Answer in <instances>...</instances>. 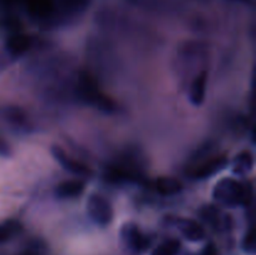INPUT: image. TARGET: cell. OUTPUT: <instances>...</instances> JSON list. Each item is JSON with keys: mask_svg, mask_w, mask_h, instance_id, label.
<instances>
[{"mask_svg": "<svg viewBox=\"0 0 256 255\" xmlns=\"http://www.w3.org/2000/svg\"><path fill=\"white\" fill-rule=\"evenodd\" d=\"M204 255H216V252H215L214 246H212V245H209V246L205 249Z\"/></svg>", "mask_w": 256, "mask_h": 255, "instance_id": "17", "label": "cell"}, {"mask_svg": "<svg viewBox=\"0 0 256 255\" xmlns=\"http://www.w3.org/2000/svg\"><path fill=\"white\" fill-rule=\"evenodd\" d=\"M180 249V242L179 240H168V242H162V245L156 248L152 252V255H176Z\"/></svg>", "mask_w": 256, "mask_h": 255, "instance_id": "13", "label": "cell"}, {"mask_svg": "<svg viewBox=\"0 0 256 255\" xmlns=\"http://www.w3.org/2000/svg\"><path fill=\"white\" fill-rule=\"evenodd\" d=\"M62 4L66 5L70 9H79L86 5L88 0H62Z\"/></svg>", "mask_w": 256, "mask_h": 255, "instance_id": "16", "label": "cell"}, {"mask_svg": "<svg viewBox=\"0 0 256 255\" xmlns=\"http://www.w3.org/2000/svg\"><path fill=\"white\" fill-rule=\"evenodd\" d=\"M154 186L159 194L164 196H170L182 192V184L174 178H159L155 180Z\"/></svg>", "mask_w": 256, "mask_h": 255, "instance_id": "9", "label": "cell"}, {"mask_svg": "<svg viewBox=\"0 0 256 255\" xmlns=\"http://www.w3.org/2000/svg\"><path fill=\"white\" fill-rule=\"evenodd\" d=\"M52 155H54L55 160L64 168L68 172H72V174L76 175H90L92 174V169H90L88 165H85L84 162H79V160L72 159V156L66 154L64 150L60 146H52Z\"/></svg>", "mask_w": 256, "mask_h": 255, "instance_id": "4", "label": "cell"}, {"mask_svg": "<svg viewBox=\"0 0 256 255\" xmlns=\"http://www.w3.org/2000/svg\"><path fill=\"white\" fill-rule=\"evenodd\" d=\"M226 164L228 160L225 156L214 158V159L208 160L206 162L198 166L192 175L195 179H205V178H209L212 175H214L215 172H220Z\"/></svg>", "mask_w": 256, "mask_h": 255, "instance_id": "5", "label": "cell"}, {"mask_svg": "<svg viewBox=\"0 0 256 255\" xmlns=\"http://www.w3.org/2000/svg\"><path fill=\"white\" fill-rule=\"evenodd\" d=\"M124 238L128 242V244L134 250H144L146 249L149 242L146 238L142 234L139 229L134 225H128L124 226Z\"/></svg>", "mask_w": 256, "mask_h": 255, "instance_id": "8", "label": "cell"}, {"mask_svg": "<svg viewBox=\"0 0 256 255\" xmlns=\"http://www.w3.org/2000/svg\"><path fill=\"white\" fill-rule=\"evenodd\" d=\"M179 229L182 232V235L190 242H202L205 238L204 228L194 220H180Z\"/></svg>", "mask_w": 256, "mask_h": 255, "instance_id": "6", "label": "cell"}, {"mask_svg": "<svg viewBox=\"0 0 256 255\" xmlns=\"http://www.w3.org/2000/svg\"><path fill=\"white\" fill-rule=\"evenodd\" d=\"M206 82H208V72H202L196 75L192 84L190 89V100L194 105L202 104L205 99V92H206Z\"/></svg>", "mask_w": 256, "mask_h": 255, "instance_id": "7", "label": "cell"}, {"mask_svg": "<svg viewBox=\"0 0 256 255\" xmlns=\"http://www.w3.org/2000/svg\"><path fill=\"white\" fill-rule=\"evenodd\" d=\"M19 255H36L34 252H22Z\"/></svg>", "mask_w": 256, "mask_h": 255, "instance_id": "18", "label": "cell"}, {"mask_svg": "<svg viewBox=\"0 0 256 255\" xmlns=\"http://www.w3.org/2000/svg\"><path fill=\"white\" fill-rule=\"evenodd\" d=\"M254 166V156L250 152H242L234 159V170L238 175H246Z\"/></svg>", "mask_w": 256, "mask_h": 255, "instance_id": "12", "label": "cell"}, {"mask_svg": "<svg viewBox=\"0 0 256 255\" xmlns=\"http://www.w3.org/2000/svg\"><path fill=\"white\" fill-rule=\"evenodd\" d=\"M88 212L99 225H108L112 220V205L100 195H92L88 200Z\"/></svg>", "mask_w": 256, "mask_h": 255, "instance_id": "3", "label": "cell"}, {"mask_svg": "<svg viewBox=\"0 0 256 255\" xmlns=\"http://www.w3.org/2000/svg\"><path fill=\"white\" fill-rule=\"evenodd\" d=\"M78 92L80 96L89 104L94 105L98 109L102 110L105 112H114L115 102L110 99L108 95L102 94L98 88L96 82L94 78L88 72H82L79 74L78 80Z\"/></svg>", "mask_w": 256, "mask_h": 255, "instance_id": "2", "label": "cell"}, {"mask_svg": "<svg viewBox=\"0 0 256 255\" xmlns=\"http://www.w3.org/2000/svg\"><path fill=\"white\" fill-rule=\"evenodd\" d=\"M244 248H245V250H248V252H254V249H255V234H254V230H250L249 234H248L246 236H245Z\"/></svg>", "mask_w": 256, "mask_h": 255, "instance_id": "15", "label": "cell"}, {"mask_svg": "<svg viewBox=\"0 0 256 255\" xmlns=\"http://www.w3.org/2000/svg\"><path fill=\"white\" fill-rule=\"evenodd\" d=\"M30 44H32V42H30L29 36L22 34H16L9 38V40L6 42V48L10 54L18 56V55L24 54L30 48Z\"/></svg>", "mask_w": 256, "mask_h": 255, "instance_id": "11", "label": "cell"}, {"mask_svg": "<svg viewBox=\"0 0 256 255\" xmlns=\"http://www.w3.org/2000/svg\"><path fill=\"white\" fill-rule=\"evenodd\" d=\"M18 230H19V225L15 222H4V224H0V242H6L8 239H10V236L14 235Z\"/></svg>", "mask_w": 256, "mask_h": 255, "instance_id": "14", "label": "cell"}, {"mask_svg": "<svg viewBox=\"0 0 256 255\" xmlns=\"http://www.w3.org/2000/svg\"><path fill=\"white\" fill-rule=\"evenodd\" d=\"M84 190V182L80 180H68L62 182L56 188V195L62 199L66 198H74L80 195Z\"/></svg>", "mask_w": 256, "mask_h": 255, "instance_id": "10", "label": "cell"}, {"mask_svg": "<svg viewBox=\"0 0 256 255\" xmlns=\"http://www.w3.org/2000/svg\"><path fill=\"white\" fill-rule=\"evenodd\" d=\"M212 196L219 204L225 206H240L249 204L252 195L246 185L236 179L226 178L215 185Z\"/></svg>", "mask_w": 256, "mask_h": 255, "instance_id": "1", "label": "cell"}]
</instances>
